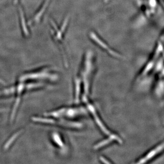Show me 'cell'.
I'll return each instance as SVG.
<instances>
[{
	"instance_id": "6",
	"label": "cell",
	"mask_w": 164,
	"mask_h": 164,
	"mask_svg": "<svg viewBox=\"0 0 164 164\" xmlns=\"http://www.w3.org/2000/svg\"><path fill=\"white\" fill-rule=\"evenodd\" d=\"M52 140L57 146L63 149L65 147V144L63 138L59 134L53 133L52 136Z\"/></svg>"
},
{
	"instance_id": "1",
	"label": "cell",
	"mask_w": 164,
	"mask_h": 164,
	"mask_svg": "<svg viewBox=\"0 0 164 164\" xmlns=\"http://www.w3.org/2000/svg\"><path fill=\"white\" fill-rule=\"evenodd\" d=\"M95 57L92 51H88L84 55L80 73L78 77L81 83V98H89L91 90V84L95 72Z\"/></svg>"
},
{
	"instance_id": "5",
	"label": "cell",
	"mask_w": 164,
	"mask_h": 164,
	"mask_svg": "<svg viewBox=\"0 0 164 164\" xmlns=\"http://www.w3.org/2000/svg\"><path fill=\"white\" fill-rule=\"evenodd\" d=\"M114 142L119 143L122 142V140L121 138L116 134H114L112 136H108L106 139H104L103 140L101 141L100 142L97 143L95 146H94V148L95 149H101Z\"/></svg>"
},
{
	"instance_id": "4",
	"label": "cell",
	"mask_w": 164,
	"mask_h": 164,
	"mask_svg": "<svg viewBox=\"0 0 164 164\" xmlns=\"http://www.w3.org/2000/svg\"><path fill=\"white\" fill-rule=\"evenodd\" d=\"M90 37L92 40L100 48L102 49L103 50L106 52L107 53L109 54L113 57H117V58H120L121 57V56L118 53V52H116L115 50H113L112 48L110 47V46L109 45L105 42L102 39L100 36L96 33L94 32H91L90 33Z\"/></svg>"
},
{
	"instance_id": "8",
	"label": "cell",
	"mask_w": 164,
	"mask_h": 164,
	"mask_svg": "<svg viewBox=\"0 0 164 164\" xmlns=\"http://www.w3.org/2000/svg\"><path fill=\"white\" fill-rule=\"evenodd\" d=\"M3 93H6V94H8V89H6V90L5 91H4H4H3V92H2V91H0V95H1V94H2Z\"/></svg>"
},
{
	"instance_id": "7",
	"label": "cell",
	"mask_w": 164,
	"mask_h": 164,
	"mask_svg": "<svg viewBox=\"0 0 164 164\" xmlns=\"http://www.w3.org/2000/svg\"><path fill=\"white\" fill-rule=\"evenodd\" d=\"M21 132V131H18L15 134H13V136H12L11 138H10L9 140H8L7 143L5 145V148H9L10 145H12V143L14 142V141L15 140L16 138H17V137L19 136V134H20Z\"/></svg>"
},
{
	"instance_id": "3",
	"label": "cell",
	"mask_w": 164,
	"mask_h": 164,
	"mask_svg": "<svg viewBox=\"0 0 164 164\" xmlns=\"http://www.w3.org/2000/svg\"><path fill=\"white\" fill-rule=\"evenodd\" d=\"M58 78L57 74L49 71V69H44L37 72L26 73L20 78V81L24 82L28 80H47L55 81Z\"/></svg>"
},
{
	"instance_id": "2",
	"label": "cell",
	"mask_w": 164,
	"mask_h": 164,
	"mask_svg": "<svg viewBox=\"0 0 164 164\" xmlns=\"http://www.w3.org/2000/svg\"><path fill=\"white\" fill-rule=\"evenodd\" d=\"M89 113L85 106H74L62 107L47 113V116L56 118H63L75 120L78 118L84 116Z\"/></svg>"
}]
</instances>
